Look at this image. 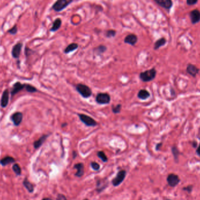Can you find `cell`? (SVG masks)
<instances>
[{
    "label": "cell",
    "mask_w": 200,
    "mask_h": 200,
    "mask_svg": "<svg viewBox=\"0 0 200 200\" xmlns=\"http://www.w3.org/2000/svg\"><path fill=\"white\" fill-rule=\"evenodd\" d=\"M127 176V172L125 170H121L117 173V176L112 180V184L114 187H118L122 183Z\"/></svg>",
    "instance_id": "cell-3"
},
{
    "label": "cell",
    "mask_w": 200,
    "mask_h": 200,
    "mask_svg": "<svg viewBox=\"0 0 200 200\" xmlns=\"http://www.w3.org/2000/svg\"><path fill=\"white\" fill-rule=\"evenodd\" d=\"M17 27L16 26H15V27H14L13 28H12V29H11L10 31H9V33H11V34H12V35H14V34H15V33H17Z\"/></svg>",
    "instance_id": "cell-35"
},
{
    "label": "cell",
    "mask_w": 200,
    "mask_h": 200,
    "mask_svg": "<svg viewBox=\"0 0 200 200\" xmlns=\"http://www.w3.org/2000/svg\"><path fill=\"white\" fill-rule=\"evenodd\" d=\"M78 47V45L76 43H72V44H69L66 49H65V53H69L70 52H72L74 50H76Z\"/></svg>",
    "instance_id": "cell-22"
},
{
    "label": "cell",
    "mask_w": 200,
    "mask_h": 200,
    "mask_svg": "<svg viewBox=\"0 0 200 200\" xmlns=\"http://www.w3.org/2000/svg\"><path fill=\"white\" fill-rule=\"evenodd\" d=\"M162 146V143H159V144H156V150H159L160 148Z\"/></svg>",
    "instance_id": "cell-37"
},
{
    "label": "cell",
    "mask_w": 200,
    "mask_h": 200,
    "mask_svg": "<svg viewBox=\"0 0 200 200\" xmlns=\"http://www.w3.org/2000/svg\"><path fill=\"white\" fill-rule=\"evenodd\" d=\"M12 169H13L14 172L15 173V174L17 175H18V176L21 175V169L20 166L18 164L14 165V166H12Z\"/></svg>",
    "instance_id": "cell-28"
},
{
    "label": "cell",
    "mask_w": 200,
    "mask_h": 200,
    "mask_svg": "<svg viewBox=\"0 0 200 200\" xmlns=\"http://www.w3.org/2000/svg\"><path fill=\"white\" fill-rule=\"evenodd\" d=\"M190 17H191V19L193 23H196L197 22H199L200 21V12L195 10L194 11H192L190 13Z\"/></svg>",
    "instance_id": "cell-15"
},
{
    "label": "cell",
    "mask_w": 200,
    "mask_h": 200,
    "mask_svg": "<svg viewBox=\"0 0 200 200\" xmlns=\"http://www.w3.org/2000/svg\"><path fill=\"white\" fill-rule=\"evenodd\" d=\"M74 169L77 170L75 176L77 177H81L84 174V166L83 163H78L74 166Z\"/></svg>",
    "instance_id": "cell-10"
},
{
    "label": "cell",
    "mask_w": 200,
    "mask_h": 200,
    "mask_svg": "<svg viewBox=\"0 0 200 200\" xmlns=\"http://www.w3.org/2000/svg\"><path fill=\"white\" fill-rule=\"evenodd\" d=\"M42 200H53L52 199H51L50 198H44Z\"/></svg>",
    "instance_id": "cell-42"
},
{
    "label": "cell",
    "mask_w": 200,
    "mask_h": 200,
    "mask_svg": "<svg viewBox=\"0 0 200 200\" xmlns=\"http://www.w3.org/2000/svg\"><path fill=\"white\" fill-rule=\"evenodd\" d=\"M166 40L164 38H160L159 40H157L155 44V46H154V49L155 50H157L158 49H159L161 46H164L165 44H166Z\"/></svg>",
    "instance_id": "cell-24"
},
{
    "label": "cell",
    "mask_w": 200,
    "mask_h": 200,
    "mask_svg": "<svg viewBox=\"0 0 200 200\" xmlns=\"http://www.w3.org/2000/svg\"><path fill=\"white\" fill-rule=\"evenodd\" d=\"M61 25V20L60 18H57L55 21L53 23L52 27L50 29V31L56 32L59 28H60Z\"/></svg>",
    "instance_id": "cell-19"
},
{
    "label": "cell",
    "mask_w": 200,
    "mask_h": 200,
    "mask_svg": "<svg viewBox=\"0 0 200 200\" xmlns=\"http://www.w3.org/2000/svg\"><path fill=\"white\" fill-rule=\"evenodd\" d=\"M56 200H67L66 197L63 194H59L56 197Z\"/></svg>",
    "instance_id": "cell-33"
},
{
    "label": "cell",
    "mask_w": 200,
    "mask_h": 200,
    "mask_svg": "<svg viewBox=\"0 0 200 200\" xmlns=\"http://www.w3.org/2000/svg\"><path fill=\"white\" fill-rule=\"evenodd\" d=\"M155 1L158 5L161 6L166 9H169L172 6V0H155Z\"/></svg>",
    "instance_id": "cell-14"
},
{
    "label": "cell",
    "mask_w": 200,
    "mask_h": 200,
    "mask_svg": "<svg viewBox=\"0 0 200 200\" xmlns=\"http://www.w3.org/2000/svg\"><path fill=\"white\" fill-rule=\"evenodd\" d=\"M78 117L80 121L87 127H95L97 125V122L91 117L83 114H79Z\"/></svg>",
    "instance_id": "cell-6"
},
{
    "label": "cell",
    "mask_w": 200,
    "mask_h": 200,
    "mask_svg": "<svg viewBox=\"0 0 200 200\" xmlns=\"http://www.w3.org/2000/svg\"><path fill=\"white\" fill-rule=\"evenodd\" d=\"M199 71L200 69L197 67L195 66V65L192 64H189L186 69L187 73L191 76H193V77H196V76L198 74Z\"/></svg>",
    "instance_id": "cell-9"
},
{
    "label": "cell",
    "mask_w": 200,
    "mask_h": 200,
    "mask_svg": "<svg viewBox=\"0 0 200 200\" xmlns=\"http://www.w3.org/2000/svg\"><path fill=\"white\" fill-rule=\"evenodd\" d=\"M198 0H187V4L189 5H194L197 2Z\"/></svg>",
    "instance_id": "cell-36"
},
{
    "label": "cell",
    "mask_w": 200,
    "mask_h": 200,
    "mask_svg": "<svg viewBox=\"0 0 200 200\" xmlns=\"http://www.w3.org/2000/svg\"><path fill=\"white\" fill-rule=\"evenodd\" d=\"M48 137V135H44L42 136H41L38 140H36L34 142V144H33L34 148L35 149L39 148L44 143V141L46 140V139H47Z\"/></svg>",
    "instance_id": "cell-18"
},
{
    "label": "cell",
    "mask_w": 200,
    "mask_h": 200,
    "mask_svg": "<svg viewBox=\"0 0 200 200\" xmlns=\"http://www.w3.org/2000/svg\"><path fill=\"white\" fill-rule=\"evenodd\" d=\"M196 153L197 155L200 156V144L199 146L197 147V149L196 150Z\"/></svg>",
    "instance_id": "cell-38"
},
{
    "label": "cell",
    "mask_w": 200,
    "mask_h": 200,
    "mask_svg": "<svg viewBox=\"0 0 200 200\" xmlns=\"http://www.w3.org/2000/svg\"><path fill=\"white\" fill-rule=\"evenodd\" d=\"M106 50V48L104 45H100L99 46H98L97 48H95V52L98 54H101V53H104Z\"/></svg>",
    "instance_id": "cell-27"
},
{
    "label": "cell",
    "mask_w": 200,
    "mask_h": 200,
    "mask_svg": "<svg viewBox=\"0 0 200 200\" xmlns=\"http://www.w3.org/2000/svg\"><path fill=\"white\" fill-rule=\"evenodd\" d=\"M172 154L173 156H174V159L175 160V161L176 162H178V156L180 155V152L178 149L177 148L176 146H173L172 148Z\"/></svg>",
    "instance_id": "cell-25"
},
{
    "label": "cell",
    "mask_w": 200,
    "mask_h": 200,
    "mask_svg": "<svg viewBox=\"0 0 200 200\" xmlns=\"http://www.w3.org/2000/svg\"><path fill=\"white\" fill-rule=\"evenodd\" d=\"M121 107H122L121 104H117V106H112V112L115 114L119 113L121 112Z\"/></svg>",
    "instance_id": "cell-31"
},
{
    "label": "cell",
    "mask_w": 200,
    "mask_h": 200,
    "mask_svg": "<svg viewBox=\"0 0 200 200\" xmlns=\"http://www.w3.org/2000/svg\"><path fill=\"white\" fill-rule=\"evenodd\" d=\"M90 165H91V167H92V169L95 171H98L100 169V165L97 162L92 161V162H91Z\"/></svg>",
    "instance_id": "cell-29"
},
{
    "label": "cell",
    "mask_w": 200,
    "mask_h": 200,
    "mask_svg": "<svg viewBox=\"0 0 200 200\" xmlns=\"http://www.w3.org/2000/svg\"><path fill=\"white\" fill-rule=\"evenodd\" d=\"M156 76V70L155 68H153L150 70H146L144 72L141 73L139 75V77L144 82H149L155 79Z\"/></svg>",
    "instance_id": "cell-1"
},
{
    "label": "cell",
    "mask_w": 200,
    "mask_h": 200,
    "mask_svg": "<svg viewBox=\"0 0 200 200\" xmlns=\"http://www.w3.org/2000/svg\"><path fill=\"white\" fill-rule=\"evenodd\" d=\"M193 185H188L187 187H184L183 190L184 191H187L189 193H191L192 192V191H193Z\"/></svg>",
    "instance_id": "cell-34"
},
{
    "label": "cell",
    "mask_w": 200,
    "mask_h": 200,
    "mask_svg": "<svg viewBox=\"0 0 200 200\" xmlns=\"http://www.w3.org/2000/svg\"><path fill=\"white\" fill-rule=\"evenodd\" d=\"M22 44L21 43L17 44H15L12 50V56L14 58H18L19 56L20 55V53L21 51V48H22Z\"/></svg>",
    "instance_id": "cell-13"
},
{
    "label": "cell",
    "mask_w": 200,
    "mask_h": 200,
    "mask_svg": "<svg viewBox=\"0 0 200 200\" xmlns=\"http://www.w3.org/2000/svg\"><path fill=\"white\" fill-rule=\"evenodd\" d=\"M8 101H9V94L8 90H6V91H4L2 97H1V106L2 107H6L8 104Z\"/></svg>",
    "instance_id": "cell-16"
},
{
    "label": "cell",
    "mask_w": 200,
    "mask_h": 200,
    "mask_svg": "<svg viewBox=\"0 0 200 200\" xmlns=\"http://www.w3.org/2000/svg\"><path fill=\"white\" fill-rule=\"evenodd\" d=\"M180 181V179L178 177V176L174 173H171L169 174L168 176L167 177V182L169 184V185L172 187H175L179 184Z\"/></svg>",
    "instance_id": "cell-8"
},
{
    "label": "cell",
    "mask_w": 200,
    "mask_h": 200,
    "mask_svg": "<svg viewBox=\"0 0 200 200\" xmlns=\"http://www.w3.org/2000/svg\"><path fill=\"white\" fill-rule=\"evenodd\" d=\"M25 89H26V90L29 93H35V92L37 91V89L31 85H26Z\"/></svg>",
    "instance_id": "cell-32"
},
{
    "label": "cell",
    "mask_w": 200,
    "mask_h": 200,
    "mask_svg": "<svg viewBox=\"0 0 200 200\" xmlns=\"http://www.w3.org/2000/svg\"><path fill=\"white\" fill-rule=\"evenodd\" d=\"M192 146H193V147L194 148H197V147H198V146H197V142L196 141H193V142H192Z\"/></svg>",
    "instance_id": "cell-39"
},
{
    "label": "cell",
    "mask_w": 200,
    "mask_h": 200,
    "mask_svg": "<svg viewBox=\"0 0 200 200\" xmlns=\"http://www.w3.org/2000/svg\"><path fill=\"white\" fill-rule=\"evenodd\" d=\"M24 87H25L24 85H23V84L20 83H17L15 84L14 85L13 89H12V90L11 91V94L14 95L17 94V93H18L22 89H23Z\"/></svg>",
    "instance_id": "cell-20"
},
{
    "label": "cell",
    "mask_w": 200,
    "mask_h": 200,
    "mask_svg": "<svg viewBox=\"0 0 200 200\" xmlns=\"http://www.w3.org/2000/svg\"><path fill=\"white\" fill-rule=\"evenodd\" d=\"M77 152L76 151H73V158L74 159L77 157Z\"/></svg>",
    "instance_id": "cell-40"
},
{
    "label": "cell",
    "mask_w": 200,
    "mask_h": 200,
    "mask_svg": "<svg viewBox=\"0 0 200 200\" xmlns=\"http://www.w3.org/2000/svg\"><path fill=\"white\" fill-rule=\"evenodd\" d=\"M97 156L103 162L106 163L108 161V157L103 151H98L97 152Z\"/></svg>",
    "instance_id": "cell-26"
},
{
    "label": "cell",
    "mask_w": 200,
    "mask_h": 200,
    "mask_svg": "<svg viewBox=\"0 0 200 200\" xmlns=\"http://www.w3.org/2000/svg\"><path fill=\"white\" fill-rule=\"evenodd\" d=\"M115 35H116V31H114V30H112V29L108 30L106 32V36L107 38L114 37L115 36Z\"/></svg>",
    "instance_id": "cell-30"
},
{
    "label": "cell",
    "mask_w": 200,
    "mask_h": 200,
    "mask_svg": "<svg viewBox=\"0 0 200 200\" xmlns=\"http://www.w3.org/2000/svg\"><path fill=\"white\" fill-rule=\"evenodd\" d=\"M167 200H169V199H167Z\"/></svg>",
    "instance_id": "cell-44"
},
{
    "label": "cell",
    "mask_w": 200,
    "mask_h": 200,
    "mask_svg": "<svg viewBox=\"0 0 200 200\" xmlns=\"http://www.w3.org/2000/svg\"><path fill=\"white\" fill-rule=\"evenodd\" d=\"M95 101L99 104H108L111 101V96L106 93H100L97 95Z\"/></svg>",
    "instance_id": "cell-5"
},
{
    "label": "cell",
    "mask_w": 200,
    "mask_h": 200,
    "mask_svg": "<svg viewBox=\"0 0 200 200\" xmlns=\"http://www.w3.org/2000/svg\"><path fill=\"white\" fill-rule=\"evenodd\" d=\"M23 184L25 187V188L28 190V191L29 193H33V190H34L33 184L31 183L27 178H25L23 180Z\"/></svg>",
    "instance_id": "cell-23"
},
{
    "label": "cell",
    "mask_w": 200,
    "mask_h": 200,
    "mask_svg": "<svg viewBox=\"0 0 200 200\" xmlns=\"http://www.w3.org/2000/svg\"><path fill=\"white\" fill-rule=\"evenodd\" d=\"M76 89L78 93L84 98H87L92 95L91 89L85 84H78L76 87Z\"/></svg>",
    "instance_id": "cell-2"
},
{
    "label": "cell",
    "mask_w": 200,
    "mask_h": 200,
    "mask_svg": "<svg viewBox=\"0 0 200 200\" xmlns=\"http://www.w3.org/2000/svg\"><path fill=\"white\" fill-rule=\"evenodd\" d=\"M108 181L106 178H98L96 181V191L98 193L102 192L108 185Z\"/></svg>",
    "instance_id": "cell-7"
},
{
    "label": "cell",
    "mask_w": 200,
    "mask_h": 200,
    "mask_svg": "<svg viewBox=\"0 0 200 200\" xmlns=\"http://www.w3.org/2000/svg\"><path fill=\"white\" fill-rule=\"evenodd\" d=\"M83 200H89V199H87V198H85V199H84Z\"/></svg>",
    "instance_id": "cell-43"
},
{
    "label": "cell",
    "mask_w": 200,
    "mask_h": 200,
    "mask_svg": "<svg viewBox=\"0 0 200 200\" xmlns=\"http://www.w3.org/2000/svg\"><path fill=\"white\" fill-rule=\"evenodd\" d=\"M22 117L23 115L21 112H16L12 115L11 119L14 125L15 126H18L21 123V122H22Z\"/></svg>",
    "instance_id": "cell-12"
},
{
    "label": "cell",
    "mask_w": 200,
    "mask_h": 200,
    "mask_svg": "<svg viewBox=\"0 0 200 200\" xmlns=\"http://www.w3.org/2000/svg\"><path fill=\"white\" fill-rule=\"evenodd\" d=\"M150 93L146 90H140L138 93V97L139 99L144 100L148 99L150 97Z\"/></svg>",
    "instance_id": "cell-17"
},
{
    "label": "cell",
    "mask_w": 200,
    "mask_h": 200,
    "mask_svg": "<svg viewBox=\"0 0 200 200\" xmlns=\"http://www.w3.org/2000/svg\"><path fill=\"white\" fill-rule=\"evenodd\" d=\"M73 0H57L53 6V9L56 12H60L66 8Z\"/></svg>",
    "instance_id": "cell-4"
},
{
    "label": "cell",
    "mask_w": 200,
    "mask_h": 200,
    "mask_svg": "<svg viewBox=\"0 0 200 200\" xmlns=\"http://www.w3.org/2000/svg\"><path fill=\"white\" fill-rule=\"evenodd\" d=\"M14 162H15V159L13 157H10V156H6L0 160V164L2 166H4L8 164L14 163Z\"/></svg>",
    "instance_id": "cell-21"
},
{
    "label": "cell",
    "mask_w": 200,
    "mask_h": 200,
    "mask_svg": "<svg viewBox=\"0 0 200 200\" xmlns=\"http://www.w3.org/2000/svg\"><path fill=\"white\" fill-rule=\"evenodd\" d=\"M137 42H138V37L135 34L128 35L124 39V42L125 44H128L132 46H134L136 44Z\"/></svg>",
    "instance_id": "cell-11"
},
{
    "label": "cell",
    "mask_w": 200,
    "mask_h": 200,
    "mask_svg": "<svg viewBox=\"0 0 200 200\" xmlns=\"http://www.w3.org/2000/svg\"><path fill=\"white\" fill-rule=\"evenodd\" d=\"M67 125V124L66 123H63V124L61 125V127H64L66 126Z\"/></svg>",
    "instance_id": "cell-41"
}]
</instances>
